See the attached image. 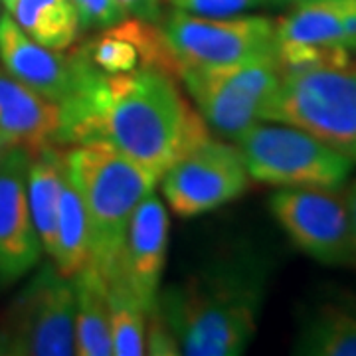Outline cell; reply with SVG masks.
I'll return each instance as SVG.
<instances>
[{"label": "cell", "instance_id": "obj_20", "mask_svg": "<svg viewBox=\"0 0 356 356\" xmlns=\"http://www.w3.org/2000/svg\"><path fill=\"white\" fill-rule=\"evenodd\" d=\"M54 264L65 277H74L89 264V228L86 208L79 194L65 177L58 204V234L54 248Z\"/></svg>", "mask_w": 356, "mask_h": 356}, {"label": "cell", "instance_id": "obj_15", "mask_svg": "<svg viewBox=\"0 0 356 356\" xmlns=\"http://www.w3.org/2000/svg\"><path fill=\"white\" fill-rule=\"evenodd\" d=\"M58 131L60 105L0 70V140L34 153L44 145H58Z\"/></svg>", "mask_w": 356, "mask_h": 356}, {"label": "cell", "instance_id": "obj_16", "mask_svg": "<svg viewBox=\"0 0 356 356\" xmlns=\"http://www.w3.org/2000/svg\"><path fill=\"white\" fill-rule=\"evenodd\" d=\"M295 355L356 356V297L318 301L301 318Z\"/></svg>", "mask_w": 356, "mask_h": 356}, {"label": "cell", "instance_id": "obj_25", "mask_svg": "<svg viewBox=\"0 0 356 356\" xmlns=\"http://www.w3.org/2000/svg\"><path fill=\"white\" fill-rule=\"evenodd\" d=\"M121 6L137 18H143L147 22H159L163 10H161V0H119Z\"/></svg>", "mask_w": 356, "mask_h": 356}, {"label": "cell", "instance_id": "obj_8", "mask_svg": "<svg viewBox=\"0 0 356 356\" xmlns=\"http://www.w3.org/2000/svg\"><path fill=\"white\" fill-rule=\"evenodd\" d=\"M163 32L184 65L214 67L275 56V22L266 16L208 18L175 10Z\"/></svg>", "mask_w": 356, "mask_h": 356}, {"label": "cell", "instance_id": "obj_3", "mask_svg": "<svg viewBox=\"0 0 356 356\" xmlns=\"http://www.w3.org/2000/svg\"><path fill=\"white\" fill-rule=\"evenodd\" d=\"M65 168L88 216L89 264L107 277L121 254L129 218L161 178L102 143L67 151Z\"/></svg>", "mask_w": 356, "mask_h": 356}, {"label": "cell", "instance_id": "obj_28", "mask_svg": "<svg viewBox=\"0 0 356 356\" xmlns=\"http://www.w3.org/2000/svg\"><path fill=\"white\" fill-rule=\"evenodd\" d=\"M0 2H2V4H4V6H8V4H13L14 0H0Z\"/></svg>", "mask_w": 356, "mask_h": 356}, {"label": "cell", "instance_id": "obj_29", "mask_svg": "<svg viewBox=\"0 0 356 356\" xmlns=\"http://www.w3.org/2000/svg\"><path fill=\"white\" fill-rule=\"evenodd\" d=\"M4 149H6V145H4V143L0 140V154H2V151H4Z\"/></svg>", "mask_w": 356, "mask_h": 356}, {"label": "cell", "instance_id": "obj_5", "mask_svg": "<svg viewBox=\"0 0 356 356\" xmlns=\"http://www.w3.org/2000/svg\"><path fill=\"white\" fill-rule=\"evenodd\" d=\"M250 178L277 188H341L355 163L287 123H255L238 137Z\"/></svg>", "mask_w": 356, "mask_h": 356}, {"label": "cell", "instance_id": "obj_13", "mask_svg": "<svg viewBox=\"0 0 356 356\" xmlns=\"http://www.w3.org/2000/svg\"><path fill=\"white\" fill-rule=\"evenodd\" d=\"M168 245V216L161 198L147 194L129 218L127 232L121 254L117 257V269L133 293L137 295L145 311L159 303L161 273L165 267ZM111 269V271H113Z\"/></svg>", "mask_w": 356, "mask_h": 356}, {"label": "cell", "instance_id": "obj_23", "mask_svg": "<svg viewBox=\"0 0 356 356\" xmlns=\"http://www.w3.org/2000/svg\"><path fill=\"white\" fill-rule=\"evenodd\" d=\"M145 355L153 356H177L180 355L175 334L166 325L159 305L147 311V327H145Z\"/></svg>", "mask_w": 356, "mask_h": 356}, {"label": "cell", "instance_id": "obj_11", "mask_svg": "<svg viewBox=\"0 0 356 356\" xmlns=\"http://www.w3.org/2000/svg\"><path fill=\"white\" fill-rule=\"evenodd\" d=\"M30 159L24 147H6L0 154V287L26 277L44 250L28 204Z\"/></svg>", "mask_w": 356, "mask_h": 356}, {"label": "cell", "instance_id": "obj_18", "mask_svg": "<svg viewBox=\"0 0 356 356\" xmlns=\"http://www.w3.org/2000/svg\"><path fill=\"white\" fill-rule=\"evenodd\" d=\"M72 281L76 291V355H113L107 281L91 264L81 267Z\"/></svg>", "mask_w": 356, "mask_h": 356}, {"label": "cell", "instance_id": "obj_9", "mask_svg": "<svg viewBox=\"0 0 356 356\" xmlns=\"http://www.w3.org/2000/svg\"><path fill=\"white\" fill-rule=\"evenodd\" d=\"M269 208L291 242L325 266H355L356 243L339 188H281L269 198Z\"/></svg>", "mask_w": 356, "mask_h": 356}, {"label": "cell", "instance_id": "obj_27", "mask_svg": "<svg viewBox=\"0 0 356 356\" xmlns=\"http://www.w3.org/2000/svg\"><path fill=\"white\" fill-rule=\"evenodd\" d=\"M285 2H291V4H297L301 0H271V4H285Z\"/></svg>", "mask_w": 356, "mask_h": 356}, {"label": "cell", "instance_id": "obj_1", "mask_svg": "<svg viewBox=\"0 0 356 356\" xmlns=\"http://www.w3.org/2000/svg\"><path fill=\"white\" fill-rule=\"evenodd\" d=\"M77 50L81 72L74 95L60 103L58 145L102 143L163 178L180 154L210 135L180 95L178 79L147 67L105 74Z\"/></svg>", "mask_w": 356, "mask_h": 356}, {"label": "cell", "instance_id": "obj_14", "mask_svg": "<svg viewBox=\"0 0 356 356\" xmlns=\"http://www.w3.org/2000/svg\"><path fill=\"white\" fill-rule=\"evenodd\" d=\"M83 54L105 74H125L133 70H159L180 79L184 64L170 48L163 28L143 18H123L86 44Z\"/></svg>", "mask_w": 356, "mask_h": 356}, {"label": "cell", "instance_id": "obj_19", "mask_svg": "<svg viewBox=\"0 0 356 356\" xmlns=\"http://www.w3.org/2000/svg\"><path fill=\"white\" fill-rule=\"evenodd\" d=\"M6 8L30 38L51 50H67L81 32L74 0H14Z\"/></svg>", "mask_w": 356, "mask_h": 356}, {"label": "cell", "instance_id": "obj_22", "mask_svg": "<svg viewBox=\"0 0 356 356\" xmlns=\"http://www.w3.org/2000/svg\"><path fill=\"white\" fill-rule=\"evenodd\" d=\"M177 10L208 16V18H228L271 4V0H168Z\"/></svg>", "mask_w": 356, "mask_h": 356}, {"label": "cell", "instance_id": "obj_7", "mask_svg": "<svg viewBox=\"0 0 356 356\" xmlns=\"http://www.w3.org/2000/svg\"><path fill=\"white\" fill-rule=\"evenodd\" d=\"M180 81L186 86L208 127L226 139H238L259 123L281 81L275 56L243 64L198 67L184 65Z\"/></svg>", "mask_w": 356, "mask_h": 356}, {"label": "cell", "instance_id": "obj_6", "mask_svg": "<svg viewBox=\"0 0 356 356\" xmlns=\"http://www.w3.org/2000/svg\"><path fill=\"white\" fill-rule=\"evenodd\" d=\"M76 355L74 281L42 266L0 318V356Z\"/></svg>", "mask_w": 356, "mask_h": 356}, {"label": "cell", "instance_id": "obj_12", "mask_svg": "<svg viewBox=\"0 0 356 356\" xmlns=\"http://www.w3.org/2000/svg\"><path fill=\"white\" fill-rule=\"evenodd\" d=\"M0 62L6 74L58 105L74 95L81 72L79 50L60 54L42 46L10 14L0 16Z\"/></svg>", "mask_w": 356, "mask_h": 356}, {"label": "cell", "instance_id": "obj_26", "mask_svg": "<svg viewBox=\"0 0 356 356\" xmlns=\"http://www.w3.org/2000/svg\"><path fill=\"white\" fill-rule=\"evenodd\" d=\"M344 196H346V208H348L350 228H353V236H355L356 243V180L350 184V188L344 192Z\"/></svg>", "mask_w": 356, "mask_h": 356}, {"label": "cell", "instance_id": "obj_21", "mask_svg": "<svg viewBox=\"0 0 356 356\" xmlns=\"http://www.w3.org/2000/svg\"><path fill=\"white\" fill-rule=\"evenodd\" d=\"M109 303V331L115 356L145 355V327L147 311L137 295L129 287L125 277L113 269L107 277Z\"/></svg>", "mask_w": 356, "mask_h": 356}, {"label": "cell", "instance_id": "obj_4", "mask_svg": "<svg viewBox=\"0 0 356 356\" xmlns=\"http://www.w3.org/2000/svg\"><path fill=\"white\" fill-rule=\"evenodd\" d=\"M261 121L303 129L356 163V64L346 60L281 74Z\"/></svg>", "mask_w": 356, "mask_h": 356}, {"label": "cell", "instance_id": "obj_10", "mask_svg": "<svg viewBox=\"0 0 356 356\" xmlns=\"http://www.w3.org/2000/svg\"><path fill=\"white\" fill-rule=\"evenodd\" d=\"M250 175L238 147L210 135L180 154L163 175V192L178 216L192 218L216 210L242 196Z\"/></svg>", "mask_w": 356, "mask_h": 356}, {"label": "cell", "instance_id": "obj_24", "mask_svg": "<svg viewBox=\"0 0 356 356\" xmlns=\"http://www.w3.org/2000/svg\"><path fill=\"white\" fill-rule=\"evenodd\" d=\"M79 10L81 28H109L127 18L119 0H74Z\"/></svg>", "mask_w": 356, "mask_h": 356}, {"label": "cell", "instance_id": "obj_2", "mask_svg": "<svg viewBox=\"0 0 356 356\" xmlns=\"http://www.w3.org/2000/svg\"><path fill=\"white\" fill-rule=\"evenodd\" d=\"M266 266L248 252L218 257L159 293V309L180 355L238 356L257 332Z\"/></svg>", "mask_w": 356, "mask_h": 356}, {"label": "cell", "instance_id": "obj_17", "mask_svg": "<svg viewBox=\"0 0 356 356\" xmlns=\"http://www.w3.org/2000/svg\"><path fill=\"white\" fill-rule=\"evenodd\" d=\"M67 177L65 153L56 143L44 145L32 153L28 166V204L42 248L54 254L58 234V204L60 192Z\"/></svg>", "mask_w": 356, "mask_h": 356}]
</instances>
